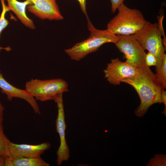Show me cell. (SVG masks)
Listing matches in <instances>:
<instances>
[{
	"instance_id": "cell-1",
	"label": "cell",
	"mask_w": 166,
	"mask_h": 166,
	"mask_svg": "<svg viewBox=\"0 0 166 166\" xmlns=\"http://www.w3.org/2000/svg\"><path fill=\"white\" fill-rule=\"evenodd\" d=\"M122 82L132 86L140 97V104L135 110L136 116L143 117L152 105L161 103V94L164 89L156 74L145 62L136 74Z\"/></svg>"
},
{
	"instance_id": "cell-2",
	"label": "cell",
	"mask_w": 166,
	"mask_h": 166,
	"mask_svg": "<svg viewBox=\"0 0 166 166\" xmlns=\"http://www.w3.org/2000/svg\"><path fill=\"white\" fill-rule=\"evenodd\" d=\"M87 18L88 26L90 31L89 36L86 39L75 44L72 47L65 49L70 59L79 61L88 54L97 51L103 44L109 42L115 44L119 36L107 30L95 28Z\"/></svg>"
},
{
	"instance_id": "cell-3",
	"label": "cell",
	"mask_w": 166,
	"mask_h": 166,
	"mask_svg": "<svg viewBox=\"0 0 166 166\" xmlns=\"http://www.w3.org/2000/svg\"><path fill=\"white\" fill-rule=\"evenodd\" d=\"M117 9V14L107 26V29L114 34L134 35L142 28L147 21L140 10L130 8L124 3Z\"/></svg>"
},
{
	"instance_id": "cell-4",
	"label": "cell",
	"mask_w": 166,
	"mask_h": 166,
	"mask_svg": "<svg viewBox=\"0 0 166 166\" xmlns=\"http://www.w3.org/2000/svg\"><path fill=\"white\" fill-rule=\"evenodd\" d=\"M142 46L154 55L156 60V71L160 68L166 48L163 44L162 34L157 23L147 21L144 26L134 34Z\"/></svg>"
},
{
	"instance_id": "cell-5",
	"label": "cell",
	"mask_w": 166,
	"mask_h": 166,
	"mask_svg": "<svg viewBox=\"0 0 166 166\" xmlns=\"http://www.w3.org/2000/svg\"><path fill=\"white\" fill-rule=\"evenodd\" d=\"M26 90L37 101L54 100L61 93L69 91L67 82L61 78L41 80L32 79L26 82Z\"/></svg>"
},
{
	"instance_id": "cell-6",
	"label": "cell",
	"mask_w": 166,
	"mask_h": 166,
	"mask_svg": "<svg viewBox=\"0 0 166 166\" xmlns=\"http://www.w3.org/2000/svg\"><path fill=\"white\" fill-rule=\"evenodd\" d=\"M118 36L119 39L115 44L124 54L125 62L140 67L144 63L146 54L145 49L134 35Z\"/></svg>"
},
{
	"instance_id": "cell-7",
	"label": "cell",
	"mask_w": 166,
	"mask_h": 166,
	"mask_svg": "<svg viewBox=\"0 0 166 166\" xmlns=\"http://www.w3.org/2000/svg\"><path fill=\"white\" fill-rule=\"evenodd\" d=\"M140 68L117 58L111 59L103 72L105 77L110 84L117 85L123 80L136 74Z\"/></svg>"
},
{
	"instance_id": "cell-8",
	"label": "cell",
	"mask_w": 166,
	"mask_h": 166,
	"mask_svg": "<svg viewBox=\"0 0 166 166\" xmlns=\"http://www.w3.org/2000/svg\"><path fill=\"white\" fill-rule=\"evenodd\" d=\"M61 93L54 101L57 104L58 114L56 120L57 132L58 133L60 139V145L57 152V164L59 166L64 161H68L70 157V152L65 137L66 125L65 121L62 95Z\"/></svg>"
},
{
	"instance_id": "cell-9",
	"label": "cell",
	"mask_w": 166,
	"mask_h": 166,
	"mask_svg": "<svg viewBox=\"0 0 166 166\" xmlns=\"http://www.w3.org/2000/svg\"><path fill=\"white\" fill-rule=\"evenodd\" d=\"M27 0L30 2L27 6L28 11L39 18L57 21L63 19L56 0Z\"/></svg>"
},
{
	"instance_id": "cell-10",
	"label": "cell",
	"mask_w": 166,
	"mask_h": 166,
	"mask_svg": "<svg viewBox=\"0 0 166 166\" xmlns=\"http://www.w3.org/2000/svg\"><path fill=\"white\" fill-rule=\"evenodd\" d=\"M0 89L1 92L6 94L8 101H11L14 98L24 100L29 104L34 113L41 114L37 101L26 89H22L15 87L5 79L3 74L0 71Z\"/></svg>"
},
{
	"instance_id": "cell-11",
	"label": "cell",
	"mask_w": 166,
	"mask_h": 166,
	"mask_svg": "<svg viewBox=\"0 0 166 166\" xmlns=\"http://www.w3.org/2000/svg\"><path fill=\"white\" fill-rule=\"evenodd\" d=\"M51 144L48 142L36 145L17 144L9 141V156L14 157H38L49 149Z\"/></svg>"
},
{
	"instance_id": "cell-12",
	"label": "cell",
	"mask_w": 166,
	"mask_h": 166,
	"mask_svg": "<svg viewBox=\"0 0 166 166\" xmlns=\"http://www.w3.org/2000/svg\"><path fill=\"white\" fill-rule=\"evenodd\" d=\"M7 7L9 10L13 12L17 18L26 27L32 30L36 27L33 21L26 14V8L30 2L27 0L21 2L17 0H6Z\"/></svg>"
},
{
	"instance_id": "cell-13",
	"label": "cell",
	"mask_w": 166,
	"mask_h": 166,
	"mask_svg": "<svg viewBox=\"0 0 166 166\" xmlns=\"http://www.w3.org/2000/svg\"><path fill=\"white\" fill-rule=\"evenodd\" d=\"M41 157H28L5 156V166H49Z\"/></svg>"
},
{
	"instance_id": "cell-14",
	"label": "cell",
	"mask_w": 166,
	"mask_h": 166,
	"mask_svg": "<svg viewBox=\"0 0 166 166\" xmlns=\"http://www.w3.org/2000/svg\"><path fill=\"white\" fill-rule=\"evenodd\" d=\"M2 4V10L0 16V37L2 31L8 26L9 24V21L6 18L5 14L9 10L5 3L4 0H0ZM4 49L6 51L9 52L11 50L9 46L3 47L0 45V53L1 50Z\"/></svg>"
},
{
	"instance_id": "cell-15",
	"label": "cell",
	"mask_w": 166,
	"mask_h": 166,
	"mask_svg": "<svg viewBox=\"0 0 166 166\" xmlns=\"http://www.w3.org/2000/svg\"><path fill=\"white\" fill-rule=\"evenodd\" d=\"M9 140L4 134L3 126H0V155L9 156L8 148Z\"/></svg>"
},
{
	"instance_id": "cell-16",
	"label": "cell",
	"mask_w": 166,
	"mask_h": 166,
	"mask_svg": "<svg viewBox=\"0 0 166 166\" xmlns=\"http://www.w3.org/2000/svg\"><path fill=\"white\" fill-rule=\"evenodd\" d=\"M160 82L163 89L166 88V54L163 58L161 66L155 74Z\"/></svg>"
},
{
	"instance_id": "cell-17",
	"label": "cell",
	"mask_w": 166,
	"mask_h": 166,
	"mask_svg": "<svg viewBox=\"0 0 166 166\" xmlns=\"http://www.w3.org/2000/svg\"><path fill=\"white\" fill-rule=\"evenodd\" d=\"M156 58L154 55L149 52L146 54L144 61L146 65L149 67L156 66Z\"/></svg>"
},
{
	"instance_id": "cell-18",
	"label": "cell",
	"mask_w": 166,
	"mask_h": 166,
	"mask_svg": "<svg viewBox=\"0 0 166 166\" xmlns=\"http://www.w3.org/2000/svg\"><path fill=\"white\" fill-rule=\"evenodd\" d=\"M164 16H162L161 17H160L158 18V24L160 29L161 31L162 32V36H163V44L164 47L166 48V37L165 35V34L164 32V30L163 26V19Z\"/></svg>"
},
{
	"instance_id": "cell-19",
	"label": "cell",
	"mask_w": 166,
	"mask_h": 166,
	"mask_svg": "<svg viewBox=\"0 0 166 166\" xmlns=\"http://www.w3.org/2000/svg\"><path fill=\"white\" fill-rule=\"evenodd\" d=\"M124 0H110L111 3V11L114 13L116 11L118 7L124 3Z\"/></svg>"
},
{
	"instance_id": "cell-20",
	"label": "cell",
	"mask_w": 166,
	"mask_h": 166,
	"mask_svg": "<svg viewBox=\"0 0 166 166\" xmlns=\"http://www.w3.org/2000/svg\"><path fill=\"white\" fill-rule=\"evenodd\" d=\"M80 5L82 11L86 16L87 18H88L86 10V0H77Z\"/></svg>"
},
{
	"instance_id": "cell-21",
	"label": "cell",
	"mask_w": 166,
	"mask_h": 166,
	"mask_svg": "<svg viewBox=\"0 0 166 166\" xmlns=\"http://www.w3.org/2000/svg\"><path fill=\"white\" fill-rule=\"evenodd\" d=\"M161 103H163L165 105V108L164 109L162 112L166 116V92L163 89L161 94Z\"/></svg>"
},
{
	"instance_id": "cell-22",
	"label": "cell",
	"mask_w": 166,
	"mask_h": 166,
	"mask_svg": "<svg viewBox=\"0 0 166 166\" xmlns=\"http://www.w3.org/2000/svg\"><path fill=\"white\" fill-rule=\"evenodd\" d=\"M4 108L0 102V126L3 125Z\"/></svg>"
},
{
	"instance_id": "cell-23",
	"label": "cell",
	"mask_w": 166,
	"mask_h": 166,
	"mask_svg": "<svg viewBox=\"0 0 166 166\" xmlns=\"http://www.w3.org/2000/svg\"><path fill=\"white\" fill-rule=\"evenodd\" d=\"M5 156L0 155V166H5Z\"/></svg>"
}]
</instances>
